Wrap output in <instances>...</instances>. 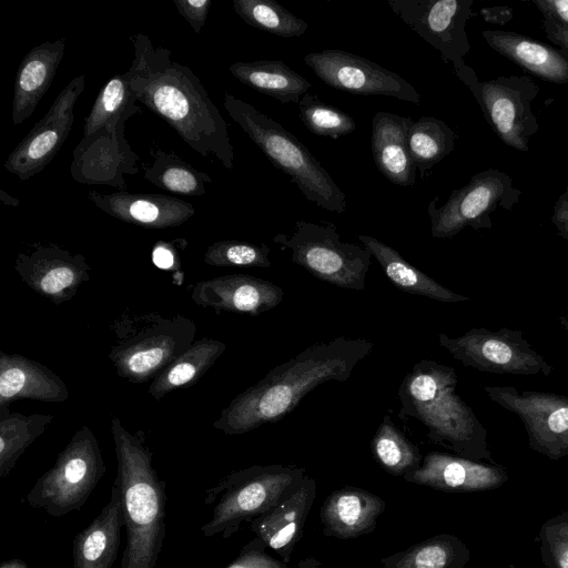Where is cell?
<instances>
[{"mask_svg":"<svg viewBox=\"0 0 568 568\" xmlns=\"http://www.w3.org/2000/svg\"><path fill=\"white\" fill-rule=\"evenodd\" d=\"M130 41L134 58L124 75L136 101L162 118L195 152L213 155L232 170L234 149L227 124L200 79L148 36L135 33Z\"/></svg>","mask_w":568,"mask_h":568,"instance_id":"cell-1","label":"cell"},{"mask_svg":"<svg viewBox=\"0 0 568 568\" xmlns=\"http://www.w3.org/2000/svg\"><path fill=\"white\" fill-rule=\"evenodd\" d=\"M373 347L372 341L346 337L313 344L233 398L213 427L226 435H241L276 423L318 385L349 378Z\"/></svg>","mask_w":568,"mask_h":568,"instance_id":"cell-2","label":"cell"},{"mask_svg":"<svg viewBox=\"0 0 568 568\" xmlns=\"http://www.w3.org/2000/svg\"><path fill=\"white\" fill-rule=\"evenodd\" d=\"M110 429L116 457L126 545L119 568H155L165 537V481L141 432L130 433L114 416Z\"/></svg>","mask_w":568,"mask_h":568,"instance_id":"cell-3","label":"cell"},{"mask_svg":"<svg viewBox=\"0 0 568 568\" xmlns=\"http://www.w3.org/2000/svg\"><path fill=\"white\" fill-rule=\"evenodd\" d=\"M456 386L453 367L433 359L417 362L398 389L399 416L417 419L430 442L458 456L494 463L487 430L456 393Z\"/></svg>","mask_w":568,"mask_h":568,"instance_id":"cell-4","label":"cell"},{"mask_svg":"<svg viewBox=\"0 0 568 568\" xmlns=\"http://www.w3.org/2000/svg\"><path fill=\"white\" fill-rule=\"evenodd\" d=\"M196 329V324L182 314L123 312L110 324L108 357L121 378L145 383L191 347Z\"/></svg>","mask_w":568,"mask_h":568,"instance_id":"cell-5","label":"cell"},{"mask_svg":"<svg viewBox=\"0 0 568 568\" xmlns=\"http://www.w3.org/2000/svg\"><path fill=\"white\" fill-rule=\"evenodd\" d=\"M223 105L265 156L320 207L343 213L346 196L325 168L282 124L253 105L225 93Z\"/></svg>","mask_w":568,"mask_h":568,"instance_id":"cell-6","label":"cell"},{"mask_svg":"<svg viewBox=\"0 0 568 568\" xmlns=\"http://www.w3.org/2000/svg\"><path fill=\"white\" fill-rule=\"evenodd\" d=\"M306 475L305 468L292 465H255L224 476L205 491L204 503L214 506L201 532L207 538H230L242 524L252 523L292 494Z\"/></svg>","mask_w":568,"mask_h":568,"instance_id":"cell-7","label":"cell"},{"mask_svg":"<svg viewBox=\"0 0 568 568\" xmlns=\"http://www.w3.org/2000/svg\"><path fill=\"white\" fill-rule=\"evenodd\" d=\"M105 471L99 440L84 425L59 453L52 467L37 479L26 495V503L52 517L80 510Z\"/></svg>","mask_w":568,"mask_h":568,"instance_id":"cell-8","label":"cell"},{"mask_svg":"<svg viewBox=\"0 0 568 568\" xmlns=\"http://www.w3.org/2000/svg\"><path fill=\"white\" fill-rule=\"evenodd\" d=\"M282 251L292 252L291 261L321 281L341 288L362 291L371 265L366 247L343 242L331 222L296 221L293 232L273 237Z\"/></svg>","mask_w":568,"mask_h":568,"instance_id":"cell-9","label":"cell"},{"mask_svg":"<svg viewBox=\"0 0 568 568\" xmlns=\"http://www.w3.org/2000/svg\"><path fill=\"white\" fill-rule=\"evenodd\" d=\"M439 345L464 366L480 372L548 377L554 371L544 356L525 339L523 332L503 327L497 332L471 328L462 336L440 333Z\"/></svg>","mask_w":568,"mask_h":568,"instance_id":"cell-10","label":"cell"},{"mask_svg":"<svg viewBox=\"0 0 568 568\" xmlns=\"http://www.w3.org/2000/svg\"><path fill=\"white\" fill-rule=\"evenodd\" d=\"M487 396L521 419L529 447L551 460L568 456V397L514 386H484Z\"/></svg>","mask_w":568,"mask_h":568,"instance_id":"cell-11","label":"cell"},{"mask_svg":"<svg viewBox=\"0 0 568 568\" xmlns=\"http://www.w3.org/2000/svg\"><path fill=\"white\" fill-rule=\"evenodd\" d=\"M390 9L414 32L437 49L456 71L465 67L468 52L465 26L471 16V0H388Z\"/></svg>","mask_w":568,"mask_h":568,"instance_id":"cell-12","label":"cell"},{"mask_svg":"<svg viewBox=\"0 0 568 568\" xmlns=\"http://www.w3.org/2000/svg\"><path fill=\"white\" fill-rule=\"evenodd\" d=\"M304 62L333 89L352 94L385 95L419 104L420 94L397 73L343 50H324Z\"/></svg>","mask_w":568,"mask_h":568,"instance_id":"cell-13","label":"cell"},{"mask_svg":"<svg viewBox=\"0 0 568 568\" xmlns=\"http://www.w3.org/2000/svg\"><path fill=\"white\" fill-rule=\"evenodd\" d=\"M84 90V75L74 78L53 104L17 145L4 168L21 180L41 172L55 156L74 122V105Z\"/></svg>","mask_w":568,"mask_h":568,"instance_id":"cell-14","label":"cell"},{"mask_svg":"<svg viewBox=\"0 0 568 568\" xmlns=\"http://www.w3.org/2000/svg\"><path fill=\"white\" fill-rule=\"evenodd\" d=\"M13 267L29 288L54 304L73 298L92 270L82 254L54 243L31 244L18 254Z\"/></svg>","mask_w":568,"mask_h":568,"instance_id":"cell-15","label":"cell"},{"mask_svg":"<svg viewBox=\"0 0 568 568\" xmlns=\"http://www.w3.org/2000/svg\"><path fill=\"white\" fill-rule=\"evenodd\" d=\"M506 178L493 170L478 173L467 185L454 190L439 207L436 205L438 196H435L427 205L432 236L450 239L468 225L483 226L484 215L506 190Z\"/></svg>","mask_w":568,"mask_h":568,"instance_id":"cell-16","label":"cell"},{"mask_svg":"<svg viewBox=\"0 0 568 568\" xmlns=\"http://www.w3.org/2000/svg\"><path fill=\"white\" fill-rule=\"evenodd\" d=\"M404 480L445 493H477L500 487L507 469L495 463L468 459L456 454L430 452Z\"/></svg>","mask_w":568,"mask_h":568,"instance_id":"cell-17","label":"cell"},{"mask_svg":"<svg viewBox=\"0 0 568 568\" xmlns=\"http://www.w3.org/2000/svg\"><path fill=\"white\" fill-rule=\"evenodd\" d=\"M284 291L271 281L247 274H230L197 282L191 300L216 314L231 312L258 316L277 306Z\"/></svg>","mask_w":568,"mask_h":568,"instance_id":"cell-18","label":"cell"},{"mask_svg":"<svg viewBox=\"0 0 568 568\" xmlns=\"http://www.w3.org/2000/svg\"><path fill=\"white\" fill-rule=\"evenodd\" d=\"M89 199L108 215L145 229L179 226L195 213L191 203L163 194H101L92 190Z\"/></svg>","mask_w":568,"mask_h":568,"instance_id":"cell-19","label":"cell"},{"mask_svg":"<svg viewBox=\"0 0 568 568\" xmlns=\"http://www.w3.org/2000/svg\"><path fill=\"white\" fill-rule=\"evenodd\" d=\"M316 480L306 475L300 486L274 508L255 518L251 529L268 548L287 562L300 541L316 498Z\"/></svg>","mask_w":568,"mask_h":568,"instance_id":"cell-20","label":"cell"},{"mask_svg":"<svg viewBox=\"0 0 568 568\" xmlns=\"http://www.w3.org/2000/svg\"><path fill=\"white\" fill-rule=\"evenodd\" d=\"M22 398L62 403L69 398V389L49 367L20 354L1 351L0 408Z\"/></svg>","mask_w":568,"mask_h":568,"instance_id":"cell-21","label":"cell"},{"mask_svg":"<svg viewBox=\"0 0 568 568\" xmlns=\"http://www.w3.org/2000/svg\"><path fill=\"white\" fill-rule=\"evenodd\" d=\"M386 508L379 496L365 489L344 486L324 501L320 517L324 535L352 539L372 532Z\"/></svg>","mask_w":568,"mask_h":568,"instance_id":"cell-22","label":"cell"},{"mask_svg":"<svg viewBox=\"0 0 568 568\" xmlns=\"http://www.w3.org/2000/svg\"><path fill=\"white\" fill-rule=\"evenodd\" d=\"M123 526L120 487L113 481L109 501L73 539V568H112L118 557Z\"/></svg>","mask_w":568,"mask_h":568,"instance_id":"cell-23","label":"cell"},{"mask_svg":"<svg viewBox=\"0 0 568 568\" xmlns=\"http://www.w3.org/2000/svg\"><path fill=\"white\" fill-rule=\"evenodd\" d=\"M409 116L379 111L372 120V153L377 170L392 183L413 186L416 165L409 153Z\"/></svg>","mask_w":568,"mask_h":568,"instance_id":"cell-24","label":"cell"},{"mask_svg":"<svg viewBox=\"0 0 568 568\" xmlns=\"http://www.w3.org/2000/svg\"><path fill=\"white\" fill-rule=\"evenodd\" d=\"M456 73L471 89L498 136L508 145L527 151L524 105L518 93L503 81L478 83L466 65Z\"/></svg>","mask_w":568,"mask_h":568,"instance_id":"cell-25","label":"cell"},{"mask_svg":"<svg viewBox=\"0 0 568 568\" xmlns=\"http://www.w3.org/2000/svg\"><path fill=\"white\" fill-rule=\"evenodd\" d=\"M65 40L43 42L32 48L20 62L12 104V120L21 124L36 110L39 101L50 88L63 58Z\"/></svg>","mask_w":568,"mask_h":568,"instance_id":"cell-26","label":"cell"},{"mask_svg":"<svg viewBox=\"0 0 568 568\" xmlns=\"http://www.w3.org/2000/svg\"><path fill=\"white\" fill-rule=\"evenodd\" d=\"M488 44L503 55L550 82H568V59L554 48L505 31H484Z\"/></svg>","mask_w":568,"mask_h":568,"instance_id":"cell-27","label":"cell"},{"mask_svg":"<svg viewBox=\"0 0 568 568\" xmlns=\"http://www.w3.org/2000/svg\"><path fill=\"white\" fill-rule=\"evenodd\" d=\"M372 256L379 263L386 277L399 290L445 303L468 301L469 297L457 294L440 285L407 262L395 248L369 235H357Z\"/></svg>","mask_w":568,"mask_h":568,"instance_id":"cell-28","label":"cell"},{"mask_svg":"<svg viewBox=\"0 0 568 568\" xmlns=\"http://www.w3.org/2000/svg\"><path fill=\"white\" fill-rule=\"evenodd\" d=\"M225 349V343L220 339H195L190 348L152 379L148 389L149 395L159 400L175 389L194 385Z\"/></svg>","mask_w":568,"mask_h":568,"instance_id":"cell-29","label":"cell"},{"mask_svg":"<svg viewBox=\"0 0 568 568\" xmlns=\"http://www.w3.org/2000/svg\"><path fill=\"white\" fill-rule=\"evenodd\" d=\"M229 70L240 82L282 103H298L300 98L312 88L305 78L283 61L235 62Z\"/></svg>","mask_w":568,"mask_h":568,"instance_id":"cell-30","label":"cell"},{"mask_svg":"<svg viewBox=\"0 0 568 568\" xmlns=\"http://www.w3.org/2000/svg\"><path fill=\"white\" fill-rule=\"evenodd\" d=\"M470 550L455 535L439 534L412 547L384 557V568H465Z\"/></svg>","mask_w":568,"mask_h":568,"instance_id":"cell-31","label":"cell"},{"mask_svg":"<svg viewBox=\"0 0 568 568\" xmlns=\"http://www.w3.org/2000/svg\"><path fill=\"white\" fill-rule=\"evenodd\" d=\"M51 414H22L0 408V477L6 478L27 448L52 424Z\"/></svg>","mask_w":568,"mask_h":568,"instance_id":"cell-32","label":"cell"},{"mask_svg":"<svg viewBox=\"0 0 568 568\" xmlns=\"http://www.w3.org/2000/svg\"><path fill=\"white\" fill-rule=\"evenodd\" d=\"M455 136L445 122L434 116H420L413 122L408 133V148L423 180L454 149Z\"/></svg>","mask_w":568,"mask_h":568,"instance_id":"cell-33","label":"cell"},{"mask_svg":"<svg viewBox=\"0 0 568 568\" xmlns=\"http://www.w3.org/2000/svg\"><path fill=\"white\" fill-rule=\"evenodd\" d=\"M153 163L146 166L144 179L158 187L190 196L205 194V184L212 182V178L197 171L190 163L179 158L174 152L166 153L162 150L152 152Z\"/></svg>","mask_w":568,"mask_h":568,"instance_id":"cell-34","label":"cell"},{"mask_svg":"<svg viewBox=\"0 0 568 568\" xmlns=\"http://www.w3.org/2000/svg\"><path fill=\"white\" fill-rule=\"evenodd\" d=\"M372 453L377 464L393 476H404L416 469L423 460L419 449L385 415L376 429Z\"/></svg>","mask_w":568,"mask_h":568,"instance_id":"cell-35","label":"cell"},{"mask_svg":"<svg viewBox=\"0 0 568 568\" xmlns=\"http://www.w3.org/2000/svg\"><path fill=\"white\" fill-rule=\"evenodd\" d=\"M234 11L247 24L283 38L301 37L308 24L273 0H234Z\"/></svg>","mask_w":568,"mask_h":568,"instance_id":"cell-36","label":"cell"},{"mask_svg":"<svg viewBox=\"0 0 568 568\" xmlns=\"http://www.w3.org/2000/svg\"><path fill=\"white\" fill-rule=\"evenodd\" d=\"M135 101L124 73L112 77L99 92L85 119L82 142L91 139L108 123L129 118L133 113Z\"/></svg>","mask_w":568,"mask_h":568,"instance_id":"cell-37","label":"cell"},{"mask_svg":"<svg viewBox=\"0 0 568 568\" xmlns=\"http://www.w3.org/2000/svg\"><path fill=\"white\" fill-rule=\"evenodd\" d=\"M297 104L302 122L316 135L338 139L356 129L349 114L322 102L317 97L306 93Z\"/></svg>","mask_w":568,"mask_h":568,"instance_id":"cell-38","label":"cell"},{"mask_svg":"<svg viewBox=\"0 0 568 568\" xmlns=\"http://www.w3.org/2000/svg\"><path fill=\"white\" fill-rule=\"evenodd\" d=\"M271 248L236 240H222L211 244L204 253V262L211 266L270 267Z\"/></svg>","mask_w":568,"mask_h":568,"instance_id":"cell-39","label":"cell"},{"mask_svg":"<svg viewBox=\"0 0 568 568\" xmlns=\"http://www.w3.org/2000/svg\"><path fill=\"white\" fill-rule=\"evenodd\" d=\"M537 540L546 568H568V510L547 519L539 529Z\"/></svg>","mask_w":568,"mask_h":568,"instance_id":"cell-40","label":"cell"},{"mask_svg":"<svg viewBox=\"0 0 568 568\" xmlns=\"http://www.w3.org/2000/svg\"><path fill=\"white\" fill-rule=\"evenodd\" d=\"M266 545L257 537L246 544L240 555L226 568H310L312 558L301 560L297 566L290 567L266 552Z\"/></svg>","mask_w":568,"mask_h":568,"instance_id":"cell-41","label":"cell"},{"mask_svg":"<svg viewBox=\"0 0 568 568\" xmlns=\"http://www.w3.org/2000/svg\"><path fill=\"white\" fill-rule=\"evenodd\" d=\"M178 12L200 33L207 18L211 0H173Z\"/></svg>","mask_w":568,"mask_h":568,"instance_id":"cell-42","label":"cell"},{"mask_svg":"<svg viewBox=\"0 0 568 568\" xmlns=\"http://www.w3.org/2000/svg\"><path fill=\"white\" fill-rule=\"evenodd\" d=\"M175 242L159 241L155 243L152 250V261L155 266L165 271L179 270L180 260Z\"/></svg>","mask_w":568,"mask_h":568,"instance_id":"cell-43","label":"cell"},{"mask_svg":"<svg viewBox=\"0 0 568 568\" xmlns=\"http://www.w3.org/2000/svg\"><path fill=\"white\" fill-rule=\"evenodd\" d=\"M544 17L554 22L568 27V0L535 1Z\"/></svg>","mask_w":568,"mask_h":568,"instance_id":"cell-44","label":"cell"},{"mask_svg":"<svg viewBox=\"0 0 568 568\" xmlns=\"http://www.w3.org/2000/svg\"><path fill=\"white\" fill-rule=\"evenodd\" d=\"M544 28L549 39L559 44L568 53V27L558 24L545 17Z\"/></svg>","mask_w":568,"mask_h":568,"instance_id":"cell-45","label":"cell"},{"mask_svg":"<svg viewBox=\"0 0 568 568\" xmlns=\"http://www.w3.org/2000/svg\"><path fill=\"white\" fill-rule=\"evenodd\" d=\"M552 221L560 234L568 239V195L564 196L561 201L558 202Z\"/></svg>","mask_w":568,"mask_h":568,"instance_id":"cell-46","label":"cell"},{"mask_svg":"<svg viewBox=\"0 0 568 568\" xmlns=\"http://www.w3.org/2000/svg\"><path fill=\"white\" fill-rule=\"evenodd\" d=\"M0 568H29V566L23 560L14 558V559L4 560L1 564Z\"/></svg>","mask_w":568,"mask_h":568,"instance_id":"cell-47","label":"cell"},{"mask_svg":"<svg viewBox=\"0 0 568 568\" xmlns=\"http://www.w3.org/2000/svg\"><path fill=\"white\" fill-rule=\"evenodd\" d=\"M559 322L565 331L568 333V311L562 313L559 317Z\"/></svg>","mask_w":568,"mask_h":568,"instance_id":"cell-48","label":"cell"},{"mask_svg":"<svg viewBox=\"0 0 568 568\" xmlns=\"http://www.w3.org/2000/svg\"><path fill=\"white\" fill-rule=\"evenodd\" d=\"M310 568H320V564L315 559L312 558Z\"/></svg>","mask_w":568,"mask_h":568,"instance_id":"cell-49","label":"cell"},{"mask_svg":"<svg viewBox=\"0 0 568 568\" xmlns=\"http://www.w3.org/2000/svg\"><path fill=\"white\" fill-rule=\"evenodd\" d=\"M507 568H518V567L514 564H509Z\"/></svg>","mask_w":568,"mask_h":568,"instance_id":"cell-50","label":"cell"}]
</instances>
